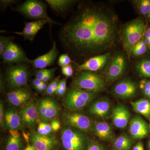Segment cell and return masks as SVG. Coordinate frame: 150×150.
<instances>
[{"mask_svg": "<svg viewBox=\"0 0 150 150\" xmlns=\"http://www.w3.org/2000/svg\"><path fill=\"white\" fill-rule=\"evenodd\" d=\"M117 17L109 9L87 4L81 6L62 26L59 40L73 56L89 59L113 47L117 39Z\"/></svg>", "mask_w": 150, "mask_h": 150, "instance_id": "1", "label": "cell"}, {"mask_svg": "<svg viewBox=\"0 0 150 150\" xmlns=\"http://www.w3.org/2000/svg\"><path fill=\"white\" fill-rule=\"evenodd\" d=\"M146 24L141 18H138L126 23L121 29L120 36L123 48L128 56L131 55L132 49L143 39Z\"/></svg>", "mask_w": 150, "mask_h": 150, "instance_id": "2", "label": "cell"}, {"mask_svg": "<svg viewBox=\"0 0 150 150\" xmlns=\"http://www.w3.org/2000/svg\"><path fill=\"white\" fill-rule=\"evenodd\" d=\"M12 10L18 12L25 17L32 19L46 20L51 26L52 24H61L52 20L47 13L46 5L37 0H27Z\"/></svg>", "mask_w": 150, "mask_h": 150, "instance_id": "3", "label": "cell"}, {"mask_svg": "<svg viewBox=\"0 0 150 150\" xmlns=\"http://www.w3.org/2000/svg\"><path fill=\"white\" fill-rule=\"evenodd\" d=\"M96 96V93L73 87L65 94L63 104L71 111L82 110Z\"/></svg>", "mask_w": 150, "mask_h": 150, "instance_id": "4", "label": "cell"}, {"mask_svg": "<svg viewBox=\"0 0 150 150\" xmlns=\"http://www.w3.org/2000/svg\"><path fill=\"white\" fill-rule=\"evenodd\" d=\"M61 140L65 150H87L89 142L83 132L68 126L62 130Z\"/></svg>", "mask_w": 150, "mask_h": 150, "instance_id": "5", "label": "cell"}, {"mask_svg": "<svg viewBox=\"0 0 150 150\" xmlns=\"http://www.w3.org/2000/svg\"><path fill=\"white\" fill-rule=\"evenodd\" d=\"M105 86L102 77L88 71L81 72L73 83L74 87L96 93L104 90Z\"/></svg>", "mask_w": 150, "mask_h": 150, "instance_id": "6", "label": "cell"}, {"mask_svg": "<svg viewBox=\"0 0 150 150\" xmlns=\"http://www.w3.org/2000/svg\"><path fill=\"white\" fill-rule=\"evenodd\" d=\"M6 75L9 86L13 88H19L27 85L29 70L25 64H18L9 67Z\"/></svg>", "mask_w": 150, "mask_h": 150, "instance_id": "7", "label": "cell"}, {"mask_svg": "<svg viewBox=\"0 0 150 150\" xmlns=\"http://www.w3.org/2000/svg\"><path fill=\"white\" fill-rule=\"evenodd\" d=\"M62 119L63 123L67 126L83 132L92 131L94 123L88 116L75 111L65 112L62 115Z\"/></svg>", "mask_w": 150, "mask_h": 150, "instance_id": "8", "label": "cell"}, {"mask_svg": "<svg viewBox=\"0 0 150 150\" xmlns=\"http://www.w3.org/2000/svg\"><path fill=\"white\" fill-rule=\"evenodd\" d=\"M1 56L3 63L8 64H30V61L21 48L13 41L9 43Z\"/></svg>", "mask_w": 150, "mask_h": 150, "instance_id": "9", "label": "cell"}, {"mask_svg": "<svg viewBox=\"0 0 150 150\" xmlns=\"http://www.w3.org/2000/svg\"><path fill=\"white\" fill-rule=\"evenodd\" d=\"M126 62L125 57L120 53L110 58L106 71L105 76L108 81L116 80L123 74L126 70Z\"/></svg>", "mask_w": 150, "mask_h": 150, "instance_id": "10", "label": "cell"}, {"mask_svg": "<svg viewBox=\"0 0 150 150\" xmlns=\"http://www.w3.org/2000/svg\"><path fill=\"white\" fill-rule=\"evenodd\" d=\"M111 55L110 52L100 54L91 57L83 64L77 66L76 70L78 71H97L102 69L109 62Z\"/></svg>", "mask_w": 150, "mask_h": 150, "instance_id": "11", "label": "cell"}, {"mask_svg": "<svg viewBox=\"0 0 150 150\" xmlns=\"http://www.w3.org/2000/svg\"><path fill=\"white\" fill-rule=\"evenodd\" d=\"M29 140L32 146L37 150H54L58 144L55 136L41 135L34 131H31Z\"/></svg>", "mask_w": 150, "mask_h": 150, "instance_id": "12", "label": "cell"}, {"mask_svg": "<svg viewBox=\"0 0 150 150\" xmlns=\"http://www.w3.org/2000/svg\"><path fill=\"white\" fill-rule=\"evenodd\" d=\"M137 86L133 81L123 80L116 84L113 88V93L116 96L122 98L133 97L137 93Z\"/></svg>", "mask_w": 150, "mask_h": 150, "instance_id": "13", "label": "cell"}, {"mask_svg": "<svg viewBox=\"0 0 150 150\" xmlns=\"http://www.w3.org/2000/svg\"><path fill=\"white\" fill-rule=\"evenodd\" d=\"M129 131L134 139H141L148 136L149 127L147 123L142 117L137 115L132 118L130 121Z\"/></svg>", "mask_w": 150, "mask_h": 150, "instance_id": "14", "label": "cell"}, {"mask_svg": "<svg viewBox=\"0 0 150 150\" xmlns=\"http://www.w3.org/2000/svg\"><path fill=\"white\" fill-rule=\"evenodd\" d=\"M59 54L56 41H54L50 51L46 54L39 56L34 60H30V64L35 69H45L54 63Z\"/></svg>", "mask_w": 150, "mask_h": 150, "instance_id": "15", "label": "cell"}, {"mask_svg": "<svg viewBox=\"0 0 150 150\" xmlns=\"http://www.w3.org/2000/svg\"><path fill=\"white\" fill-rule=\"evenodd\" d=\"M31 94L24 88L13 90L7 95V99L9 103L16 107L26 104L31 98Z\"/></svg>", "mask_w": 150, "mask_h": 150, "instance_id": "16", "label": "cell"}, {"mask_svg": "<svg viewBox=\"0 0 150 150\" xmlns=\"http://www.w3.org/2000/svg\"><path fill=\"white\" fill-rule=\"evenodd\" d=\"M131 117L129 109L123 104L115 106L112 110V120L115 127L123 129L127 126Z\"/></svg>", "mask_w": 150, "mask_h": 150, "instance_id": "17", "label": "cell"}, {"mask_svg": "<svg viewBox=\"0 0 150 150\" xmlns=\"http://www.w3.org/2000/svg\"><path fill=\"white\" fill-rule=\"evenodd\" d=\"M48 23L46 20H36L30 22H25V26L21 32H12V33L22 35L25 40L32 42L38 31Z\"/></svg>", "mask_w": 150, "mask_h": 150, "instance_id": "18", "label": "cell"}, {"mask_svg": "<svg viewBox=\"0 0 150 150\" xmlns=\"http://www.w3.org/2000/svg\"><path fill=\"white\" fill-rule=\"evenodd\" d=\"M23 123L33 127L37 123L39 118L37 107L33 103H29L23 107L19 112Z\"/></svg>", "mask_w": 150, "mask_h": 150, "instance_id": "19", "label": "cell"}, {"mask_svg": "<svg viewBox=\"0 0 150 150\" xmlns=\"http://www.w3.org/2000/svg\"><path fill=\"white\" fill-rule=\"evenodd\" d=\"M4 123L10 130L18 131L22 129V121L19 113L13 108L6 110L4 117Z\"/></svg>", "mask_w": 150, "mask_h": 150, "instance_id": "20", "label": "cell"}, {"mask_svg": "<svg viewBox=\"0 0 150 150\" xmlns=\"http://www.w3.org/2000/svg\"><path fill=\"white\" fill-rule=\"evenodd\" d=\"M92 131L96 137L103 141H111L114 137L111 126L105 121L94 122Z\"/></svg>", "mask_w": 150, "mask_h": 150, "instance_id": "21", "label": "cell"}, {"mask_svg": "<svg viewBox=\"0 0 150 150\" xmlns=\"http://www.w3.org/2000/svg\"><path fill=\"white\" fill-rule=\"evenodd\" d=\"M110 102L108 100H99L92 103L89 111L92 115L99 118H104L110 112Z\"/></svg>", "mask_w": 150, "mask_h": 150, "instance_id": "22", "label": "cell"}, {"mask_svg": "<svg viewBox=\"0 0 150 150\" xmlns=\"http://www.w3.org/2000/svg\"><path fill=\"white\" fill-rule=\"evenodd\" d=\"M131 106L135 112L139 113L147 119L150 118V100L146 98L131 102Z\"/></svg>", "mask_w": 150, "mask_h": 150, "instance_id": "23", "label": "cell"}, {"mask_svg": "<svg viewBox=\"0 0 150 150\" xmlns=\"http://www.w3.org/2000/svg\"><path fill=\"white\" fill-rule=\"evenodd\" d=\"M137 71L142 77L150 79V56L146 55L136 63Z\"/></svg>", "mask_w": 150, "mask_h": 150, "instance_id": "24", "label": "cell"}, {"mask_svg": "<svg viewBox=\"0 0 150 150\" xmlns=\"http://www.w3.org/2000/svg\"><path fill=\"white\" fill-rule=\"evenodd\" d=\"M11 136L9 137L5 150H20L22 146L20 134L18 131L10 130Z\"/></svg>", "mask_w": 150, "mask_h": 150, "instance_id": "25", "label": "cell"}, {"mask_svg": "<svg viewBox=\"0 0 150 150\" xmlns=\"http://www.w3.org/2000/svg\"><path fill=\"white\" fill-rule=\"evenodd\" d=\"M46 2L54 10L62 12L69 8L76 1L73 0H46Z\"/></svg>", "mask_w": 150, "mask_h": 150, "instance_id": "26", "label": "cell"}, {"mask_svg": "<svg viewBox=\"0 0 150 150\" xmlns=\"http://www.w3.org/2000/svg\"><path fill=\"white\" fill-rule=\"evenodd\" d=\"M59 110V105L53 98H51L46 114L41 121L46 122L53 121L58 115Z\"/></svg>", "mask_w": 150, "mask_h": 150, "instance_id": "27", "label": "cell"}, {"mask_svg": "<svg viewBox=\"0 0 150 150\" xmlns=\"http://www.w3.org/2000/svg\"><path fill=\"white\" fill-rule=\"evenodd\" d=\"M132 146V141L126 135H121L114 142L116 150H129Z\"/></svg>", "mask_w": 150, "mask_h": 150, "instance_id": "28", "label": "cell"}, {"mask_svg": "<svg viewBox=\"0 0 150 150\" xmlns=\"http://www.w3.org/2000/svg\"><path fill=\"white\" fill-rule=\"evenodd\" d=\"M150 50L142 39L136 44L131 51V55L134 57H144L149 54Z\"/></svg>", "mask_w": 150, "mask_h": 150, "instance_id": "29", "label": "cell"}, {"mask_svg": "<svg viewBox=\"0 0 150 150\" xmlns=\"http://www.w3.org/2000/svg\"><path fill=\"white\" fill-rule=\"evenodd\" d=\"M137 10L142 16L147 18L150 12V0L134 1Z\"/></svg>", "mask_w": 150, "mask_h": 150, "instance_id": "30", "label": "cell"}, {"mask_svg": "<svg viewBox=\"0 0 150 150\" xmlns=\"http://www.w3.org/2000/svg\"><path fill=\"white\" fill-rule=\"evenodd\" d=\"M51 98L47 97L40 100L37 106L38 111L39 114V118L42 121L46 114V111L50 104Z\"/></svg>", "mask_w": 150, "mask_h": 150, "instance_id": "31", "label": "cell"}, {"mask_svg": "<svg viewBox=\"0 0 150 150\" xmlns=\"http://www.w3.org/2000/svg\"><path fill=\"white\" fill-rule=\"evenodd\" d=\"M52 131L53 130L51 125L46 122H41L39 123L38 127L37 132L41 135H51Z\"/></svg>", "mask_w": 150, "mask_h": 150, "instance_id": "32", "label": "cell"}, {"mask_svg": "<svg viewBox=\"0 0 150 150\" xmlns=\"http://www.w3.org/2000/svg\"><path fill=\"white\" fill-rule=\"evenodd\" d=\"M140 88L145 97L147 98L150 93V79L142 80L140 83Z\"/></svg>", "mask_w": 150, "mask_h": 150, "instance_id": "33", "label": "cell"}, {"mask_svg": "<svg viewBox=\"0 0 150 150\" xmlns=\"http://www.w3.org/2000/svg\"><path fill=\"white\" fill-rule=\"evenodd\" d=\"M59 77L56 78L48 86L47 89L46 91V94L51 95L56 93V91L58 89V85L59 82Z\"/></svg>", "mask_w": 150, "mask_h": 150, "instance_id": "34", "label": "cell"}, {"mask_svg": "<svg viewBox=\"0 0 150 150\" xmlns=\"http://www.w3.org/2000/svg\"><path fill=\"white\" fill-rule=\"evenodd\" d=\"M12 37L0 36V55L1 56L9 43L12 41Z\"/></svg>", "mask_w": 150, "mask_h": 150, "instance_id": "35", "label": "cell"}, {"mask_svg": "<svg viewBox=\"0 0 150 150\" xmlns=\"http://www.w3.org/2000/svg\"><path fill=\"white\" fill-rule=\"evenodd\" d=\"M71 62V58L68 54H63L59 57L58 64L60 67H62L69 65Z\"/></svg>", "mask_w": 150, "mask_h": 150, "instance_id": "36", "label": "cell"}, {"mask_svg": "<svg viewBox=\"0 0 150 150\" xmlns=\"http://www.w3.org/2000/svg\"><path fill=\"white\" fill-rule=\"evenodd\" d=\"M87 150H105L101 144L95 141L89 142Z\"/></svg>", "mask_w": 150, "mask_h": 150, "instance_id": "37", "label": "cell"}, {"mask_svg": "<svg viewBox=\"0 0 150 150\" xmlns=\"http://www.w3.org/2000/svg\"><path fill=\"white\" fill-rule=\"evenodd\" d=\"M62 72L63 75L66 76L67 77L71 76L74 73L72 67L69 64L62 67Z\"/></svg>", "mask_w": 150, "mask_h": 150, "instance_id": "38", "label": "cell"}, {"mask_svg": "<svg viewBox=\"0 0 150 150\" xmlns=\"http://www.w3.org/2000/svg\"><path fill=\"white\" fill-rule=\"evenodd\" d=\"M49 69H41L37 70L35 72V79L39 80L42 81L43 78L49 72Z\"/></svg>", "mask_w": 150, "mask_h": 150, "instance_id": "39", "label": "cell"}, {"mask_svg": "<svg viewBox=\"0 0 150 150\" xmlns=\"http://www.w3.org/2000/svg\"><path fill=\"white\" fill-rule=\"evenodd\" d=\"M56 69H57V68L49 69V72L47 73V74L43 78L42 81L46 83L50 81L54 77Z\"/></svg>", "mask_w": 150, "mask_h": 150, "instance_id": "40", "label": "cell"}, {"mask_svg": "<svg viewBox=\"0 0 150 150\" xmlns=\"http://www.w3.org/2000/svg\"><path fill=\"white\" fill-rule=\"evenodd\" d=\"M17 2L18 1L15 0H1L0 1L1 6L4 8H6Z\"/></svg>", "mask_w": 150, "mask_h": 150, "instance_id": "41", "label": "cell"}, {"mask_svg": "<svg viewBox=\"0 0 150 150\" xmlns=\"http://www.w3.org/2000/svg\"><path fill=\"white\" fill-rule=\"evenodd\" d=\"M4 103L2 101H1L0 103V124L2 127L4 126Z\"/></svg>", "mask_w": 150, "mask_h": 150, "instance_id": "42", "label": "cell"}, {"mask_svg": "<svg viewBox=\"0 0 150 150\" xmlns=\"http://www.w3.org/2000/svg\"><path fill=\"white\" fill-rule=\"evenodd\" d=\"M51 126L53 131H57L60 129L61 125L59 121L57 120H53L51 123Z\"/></svg>", "mask_w": 150, "mask_h": 150, "instance_id": "43", "label": "cell"}, {"mask_svg": "<svg viewBox=\"0 0 150 150\" xmlns=\"http://www.w3.org/2000/svg\"><path fill=\"white\" fill-rule=\"evenodd\" d=\"M58 89L66 91L67 90V79H64L59 81Z\"/></svg>", "mask_w": 150, "mask_h": 150, "instance_id": "44", "label": "cell"}, {"mask_svg": "<svg viewBox=\"0 0 150 150\" xmlns=\"http://www.w3.org/2000/svg\"><path fill=\"white\" fill-rule=\"evenodd\" d=\"M47 87H48V86H47V84L46 83H44L42 85L37 87L35 89L38 91L41 92H43L46 91Z\"/></svg>", "mask_w": 150, "mask_h": 150, "instance_id": "45", "label": "cell"}, {"mask_svg": "<svg viewBox=\"0 0 150 150\" xmlns=\"http://www.w3.org/2000/svg\"><path fill=\"white\" fill-rule=\"evenodd\" d=\"M144 37L148 38L150 40V25L148 23L146 24V31Z\"/></svg>", "mask_w": 150, "mask_h": 150, "instance_id": "46", "label": "cell"}, {"mask_svg": "<svg viewBox=\"0 0 150 150\" xmlns=\"http://www.w3.org/2000/svg\"><path fill=\"white\" fill-rule=\"evenodd\" d=\"M44 82L41 80H39L37 79H35L33 81L32 84L33 85L34 87L35 88H36L37 87L39 86L42 84L44 83Z\"/></svg>", "mask_w": 150, "mask_h": 150, "instance_id": "47", "label": "cell"}, {"mask_svg": "<svg viewBox=\"0 0 150 150\" xmlns=\"http://www.w3.org/2000/svg\"><path fill=\"white\" fill-rule=\"evenodd\" d=\"M133 150H144L143 144L142 142H139L133 148Z\"/></svg>", "mask_w": 150, "mask_h": 150, "instance_id": "48", "label": "cell"}, {"mask_svg": "<svg viewBox=\"0 0 150 150\" xmlns=\"http://www.w3.org/2000/svg\"><path fill=\"white\" fill-rule=\"evenodd\" d=\"M24 150H37L35 149L34 147L33 146H28L27 147L25 148V149Z\"/></svg>", "mask_w": 150, "mask_h": 150, "instance_id": "49", "label": "cell"}, {"mask_svg": "<svg viewBox=\"0 0 150 150\" xmlns=\"http://www.w3.org/2000/svg\"><path fill=\"white\" fill-rule=\"evenodd\" d=\"M147 20L148 22H149V23H150V12L149 13V16H148L147 18Z\"/></svg>", "mask_w": 150, "mask_h": 150, "instance_id": "50", "label": "cell"}, {"mask_svg": "<svg viewBox=\"0 0 150 150\" xmlns=\"http://www.w3.org/2000/svg\"><path fill=\"white\" fill-rule=\"evenodd\" d=\"M146 98H147V99L149 100H150V94L149 95V96H147V97Z\"/></svg>", "mask_w": 150, "mask_h": 150, "instance_id": "51", "label": "cell"}, {"mask_svg": "<svg viewBox=\"0 0 150 150\" xmlns=\"http://www.w3.org/2000/svg\"><path fill=\"white\" fill-rule=\"evenodd\" d=\"M149 147L150 149V140L149 141Z\"/></svg>", "mask_w": 150, "mask_h": 150, "instance_id": "52", "label": "cell"}, {"mask_svg": "<svg viewBox=\"0 0 150 150\" xmlns=\"http://www.w3.org/2000/svg\"><path fill=\"white\" fill-rule=\"evenodd\" d=\"M149 129H150V125H149Z\"/></svg>", "mask_w": 150, "mask_h": 150, "instance_id": "53", "label": "cell"}, {"mask_svg": "<svg viewBox=\"0 0 150 150\" xmlns=\"http://www.w3.org/2000/svg\"></svg>", "mask_w": 150, "mask_h": 150, "instance_id": "54", "label": "cell"}, {"mask_svg": "<svg viewBox=\"0 0 150 150\" xmlns=\"http://www.w3.org/2000/svg\"></svg>", "mask_w": 150, "mask_h": 150, "instance_id": "55", "label": "cell"}]
</instances>
